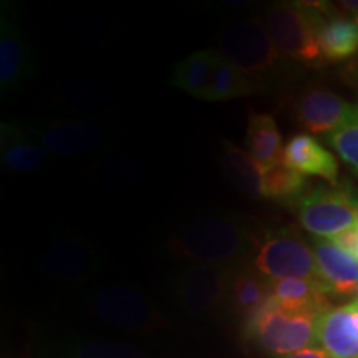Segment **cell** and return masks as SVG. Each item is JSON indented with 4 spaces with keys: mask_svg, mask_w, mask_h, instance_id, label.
Here are the masks:
<instances>
[{
    "mask_svg": "<svg viewBox=\"0 0 358 358\" xmlns=\"http://www.w3.org/2000/svg\"><path fill=\"white\" fill-rule=\"evenodd\" d=\"M259 241L243 219L227 213L196 216L168 237V249L201 264H221L254 257Z\"/></svg>",
    "mask_w": 358,
    "mask_h": 358,
    "instance_id": "cell-1",
    "label": "cell"
},
{
    "mask_svg": "<svg viewBox=\"0 0 358 358\" xmlns=\"http://www.w3.org/2000/svg\"><path fill=\"white\" fill-rule=\"evenodd\" d=\"M319 317L313 312L284 310L268 299L266 306L245 317L244 335L266 355L289 358L313 347Z\"/></svg>",
    "mask_w": 358,
    "mask_h": 358,
    "instance_id": "cell-2",
    "label": "cell"
},
{
    "mask_svg": "<svg viewBox=\"0 0 358 358\" xmlns=\"http://www.w3.org/2000/svg\"><path fill=\"white\" fill-rule=\"evenodd\" d=\"M319 8L312 3L277 2L268 7L266 29L282 57L317 66L324 62L317 42Z\"/></svg>",
    "mask_w": 358,
    "mask_h": 358,
    "instance_id": "cell-3",
    "label": "cell"
},
{
    "mask_svg": "<svg viewBox=\"0 0 358 358\" xmlns=\"http://www.w3.org/2000/svg\"><path fill=\"white\" fill-rule=\"evenodd\" d=\"M252 267L266 279H319L315 254L292 227L266 232L259 241Z\"/></svg>",
    "mask_w": 358,
    "mask_h": 358,
    "instance_id": "cell-4",
    "label": "cell"
},
{
    "mask_svg": "<svg viewBox=\"0 0 358 358\" xmlns=\"http://www.w3.org/2000/svg\"><path fill=\"white\" fill-rule=\"evenodd\" d=\"M216 50L224 60L256 80L271 73L282 57L266 24L259 19H245L227 25L219 35Z\"/></svg>",
    "mask_w": 358,
    "mask_h": 358,
    "instance_id": "cell-5",
    "label": "cell"
},
{
    "mask_svg": "<svg viewBox=\"0 0 358 358\" xmlns=\"http://www.w3.org/2000/svg\"><path fill=\"white\" fill-rule=\"evenodd\" d=\"M295 204L303 229L319 239H332L358 224V199L342 187H313Z\"/></svg>",
    "mask_w": 358,
    "mask_h": 358,
    "instance_id": "cell-6",
    "label": "cell"
},
{
    "mask_svg": "<svg viewBox=\"0 0 358 358\" xmlns=\"http://www.w3.org/2000/svg\"><path fill=\"white\" fill-rule=\"evenodd\" d=\"M93 308L103 322L124 332H150L159 322L145 295L123 285H108L93 295Z\"/></svg>",
    "mask_w": 358,
    "mask_h": 358,
    "instance_id": "cell-7",
    "label": "cell"
},
{
    "mask_svg": "<svg viewBox=\"0 0 358 358\" xmlns=\"http://www.w3.org/2000/svg\"><path fill=\"white\" fill-rule=\"evenodd\" d=\"M32 75L29 43L13 6L2 2L0 7V92L10 95Z\"/></svg>",
    "mask_w": 358,
    "mask_h": 358,
    "instance_id": "cell-8",
    "label": "cell"
},
{
    "mask_svg": "<svg viewBox=\"0 0 358 358\" xmlns=\"http://www.w3.org/2000/svg\"><path fill=\"white\" fill-rule=\"evenodd\" d=\"M234 275L231 266L198 264L178 275L176 292L187 312L206 313L227 297Z\"/></svg>",
    "mask_w": 358,
    "mask_h": 358,
    "instance_id": "cell-9",
    "label": "cell"
},
{
    "mask_svg": "<svg viewBox=\"0 0 358 358\" xmlns=\"http://www.w3.org/2000/svg\"><path fill=\"white\" fill-rule=\"evenodd\" d=\"M40 266L53 279L78 282L95 274L100 267V256L85 237L60 234L47 244Z\"/></svg>",
    "mask_w": 358,
    "mask_h": 358,
    "instance_id": "cell-10",
    "label": "cell"
},
{
    "mask_svg": "<svg viewBox=\"0 0 358 358\" xmlns=\"http://www.w3.org/2000/svg\"><path fill=\"white\" fill-rule=\"evenodd\" d=\"M43 148L58 156H83L100 150L106 141L103 124L92 118L58 120L40 128H29Z\"/></svg>",
    "mask_w": 358,
    "mask_h": 358,
    "instance_id": "cell-11",
    "label": "cell"
},
{
    "mask_svg": "<svg viewBox=\"0 0 358 358\" xmlns=\"http://www.w3.org/2000/svg\"><path fill=\"white\" fill-rule=\"evenodd\" d=\"M295 118L307 131L332 134L350 123L357 116L353 103H348L324 88H313L302 93L295 101Z\"/></svg>",
    "mask_w": 358,
    "mask_h": 358,
    "instance_id": "cell-12",
    "label": "cell"
},
{
    "mask_svg": "<svg viewBox=\"0 0 358 358\" xmlns=\"http://www.w3.org/2000/svg\"><path fill=\"white\" fill-rule=\"evenodd\" d=\"M0 161L13 173H37L50 163V151L35 140L30 129L13 123L0 124Z\"/></svg>",
    "mask_w": 358,
    "mask_h": 358,
    "instance_id": "cell-13",
    "label": "cell"
},
{
    "mask_svg": "<svg viewBox=\"0 0 358 358\" xmlns=\"http://www.w3.org/2000/svg\"><path fill=\"white\" fill-rule=\"evenodd\" d=\"M319 280L329 295L353 297L358 294V261L340 250L327 239L313 243Z\"/></svg>",
    "mask_w": 358,
    "mask_h": 358,
    "instance_id": "cell-14",
    "label": "cell"
},
{
    "mask_svg": "<svg viewBox=\"0 0 358 358\" xmlns=\"http://www.w3.org/2000/svg\"><path fill=\"white\" fill-rule=\"evenodd\" d=\"M317 343L330 358H358V325L348 303L320 313Z\"/></svg>",
    "mask_w": 358,
    "mask_h": 358,
    "instance_id": "cell-15",
    "label": "cell"
},
{
    "mask_svg": "<svg viewBox=\"0 0 358 358\" xmlns=\"http://www.w3.org/2000/svg\"><path fill=\"white\" fill-rule=\"evenodd\" d=\"M282 163L301 174L324 178L335 182L338 176V161L310 134H295L284 145Z\"/></svg>",
    "mask_w": 358,
    "mask_h": 358,
    "instance_id": "cell-16",
    "label": "cell"
},
{
    "mask_svg": "<svg viewBox=\"0 0 358 358\" xmlns=\"http://www.w3.org/2000/svg\"><path fill=\"white\" fill-rule=\"evenodd\" d=\"M271 301L277 307L290 312H325L329 292L319 279H267Z\"/></svg>",
    "mask_w": 358,
    "mask_h": 358,
    "instance_id": "cell-17",
    "label": "cell"
},
{
    "mask_svg": "<svg viewBox=\"0 0 358 358\" xmlns=\"http://www.w3.org/2000/svg\"><path fill=\"white\" fill-rule=\"evenodd\" d=\"M221 164L226 178L241 194L249 199H261L264 168L250 156L248 151L239 148L234 143L221 141Z\"/></svg>",
    "mask_w": 358,
    "mask_h": 358,
    "instance_id": "cell-18",
    "label": "cell"
},
{
    "mask_svg": "<svg viewBox=\"0 0 358 358\" xmlns=\"http://www.w3.org/2000/svg\"><path fill=\"white\" fill-rule=\"evenodd\" d=\"M317 42L324 60H345L358 52V25L352 17H319Z\"/></svg>",
    "mask_w": 358,
    "mask_h": 358,
    "instance_id": "cell-19",
    "label": "cell"
},
{
    "mask_svg": "<svg viewBox=\"0 0 358 358\" xmlns=\"http://www.w3.org/2000/svg\"><path fill=\"white\" fill-rule=\"evenodd\" d=\"M245 146H248V153L264 169L280 163L282 150H284L282 134L271 115L252 113L249 116Z\"/></svg>",
    "mask_w": 358,
    "mask_h": 358,
    "instance_id": "cell-20",
    "label": "cell"
},
{
    "mask_svg": "<svg viewBox=\"0 0 358 358\" xmlns=\"http://www.w3.org/2000/svg\"><path fill=\"white\" fill-rule=\"evenodd\" d=\"M216 60L217 52L211 50V48L192 53V55L176 64L169 82L189 96L206 100Z\"/></svg>",
    "mask_w": 358,
    "mask_h": 358,
    "instance_id": "cell-21",
    "label": "cell"
},
{
    "mask_svg": "<svg viewBox=\"0 0 358 358\" xmlns=\"http://www.w3.org/2000/svg\"><path fill=\"white\" fill-rule=\"evenodd\" d=\"M217 52V50H216ZM259 90V80L229 64L217 53L206 101H227L249 96Z\"/></svg>",
    "mask_w": 358,
    "mask_h": 358,
    "instance_id": "cell-22",
    "label": "cell"
},
{
    "mask_svg": "<svg viewBox=\"0 0 358 358\" xmlns=\"http://www.w3.org/2000/svg\"><path fill=\"white\" fill-rule=\"evenodd\" d=\"M227 297L237 312L244 313L245 317L252 315L262 306H266L271 299L268 280L259 274L256 268L254 271L243 268L232 275Z\"/></svg>",
    "mask_w": 358,
    "mask_h": 358,
    "instance_id": "cell-23",
    "label": "cell"
},
{
    "mask_svg": "<svg viewBox=\"0 0 358 358\" xmlns=\"http://www.w3.org/2000/svg\"><path fill=\"white\" fill-rule=\"evenodd\" d=\"M306 176L295 169L277 163L274 166L264 169L262 196L280 203H297L306 194Z\"/></svg>",
    "mask_w": 358,
    "mask_h": 358,
    "instance_id": "cell-24",
    "label": "cell"
},
{
    "mask_svg": "<svg viewBox=\"0 0 358 358\" xmlns=\"http://www.w3.org/2000/svg\"><path fill=\"white\" fill-rule=\"evenodd\" d=\"M66 358H150L145 353L124 343L110 340H90L75 345Z\"/></svg>",
    "mask_w": 358,
    "mask_h": 358,
    "instance_id": "cell-25",
    "label": "cell"
},
{
    "mask_svg": "<svg viewBox=\"0 0 358 358\" xmlns=\"http://www.w3.org/2000/svg\"><path fill=\"white\" fill-rule=\"evenodd\" d=\"M329 143L358 176V116L330 134Z\"/></svg>",
    "mask_w": 358,
    "mask_h": 358,
    "instance_id": "cell-26",
    "label": "cell"
},
{
    "mask_svg": "<svg viewBox=\"0 0 358 358\" xmlns=\"http://www.w3.org/2000/svg\"><path fill=\"white\" fill-rule=\"evenodd\" d=\"M327 241H330L335 248L343 250V252L358 261V224L348 227L347 231L340 232V234L334 236L332 239H327Z\"/></svg>",
    "mask_w": 358,
    "mask_h": 358,
    "instance_id": "cell-27",
    "label": "cell"
},
{
    "mask_svg": "<svg viewBox=\"0 0 358 358\" xmlns=\"http://www.w3.org/2000/svg\"><path fill=\"white\" fill-rule=\"evenodd\" d=\"M289 358H330L327 353L322 350L319 347H310V348H306V350L295 353V355L289 357Z\"/></svg>",
    "mask_w": 358,
    "mask_h": 358,
    "instance_id": "cell-28",
    "label": "cell"
},
{
    "mask_svg": "<svg viewBox=\"0 0 358 358\" xmlns=\"http://www.w3.org/2000/svg\"><path fill=\"white\" fill-rule=\"evenodd\" d=\"M343 8H345L347 12H350L352 19L357 22L358 25V0H350V2H342Z\"/></svg>",
    "mask_w": 358,
    "mask_h": 358,
    "instance_id": "cell-29",
    "label": "cell"
},
{
    "mask_svg": "<svg viewBox=\"0 0 358 358\" xmlns=\"http://www.w3.org/2000/svg\"><path fill=\"white\" fill-rule=\"evenodd\" d=\"M348 307H350V310H352V315H353V319H355L357 325H358V297L353 299L352 302H348Z\"/></svg>",
    "mask_w": 358,
    "mask_h": 358,
    "instance_id": "cell-30",
    "label": "cell"
},
{
    "mask_svg": "<svg viewBox=\"0 0 358 358\" xmlns=\"http://www.w3.org/2000/svg\"><path fill=\"white\" fill-rule=\"evenodd\" d=\"M355 105V110H357V116H358V98H357V103H353Z\"/></svg>",
    "mask_w": 358,
    "mask_h": 358,
    "instance_id": "cell-31",
    "label": "cell"
}]
</instances>
